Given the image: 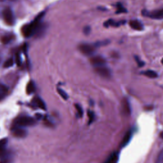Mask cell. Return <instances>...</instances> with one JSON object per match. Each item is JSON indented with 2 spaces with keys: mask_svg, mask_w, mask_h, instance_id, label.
Returning <instances> with one entry per match:
<instances>
[{
  "mask_svg": "<svg viewBox=\"0 0 163 163\" xmlns=\"http://www.w3.org/2000/svg\"><path fill=\"white\" fill-rule=\"evenodd\" d=\"M8 87L3 84H0V101L3 100V99L7 96V95L8 94Z\"/></svg>",
  "mask_w": 163,
  "mask_h": 163,
  "instance_id": "12",
  "label": "cell"
},
{
  "mask_svg": "<svg viewBox=\"0 0 163 163\" xmlns=\"http://www.w3.org/2000/svg\"><path fill=\"white\" fill-rule=\"evenodd\" d=\"M129 26L133 30L137 31H141L143 28L142 23L138 21H131L129 22Z\"/></svg>",
  "mask_w": 163,
  "mask_h": 163,
  "instance_id": "11",
  "label": "cell"
},
{
  "mask_svg": "<svg viewBox=\"0 0 163 163\" xmlns=\"http://www.w3.org/2000/svg\"><path fill=\"white\" fill-rule=\"evenodd\" d=\"M155 163H163V150H161L158 154Z\"/></svg>",
  "mask_w": 163,
  "mask_h": 163,
  "instance_id": "22",
  "label": "cell"
},
{
  "mask_svg": "<svg viewBox=\"0 0 163 163\" xmlns=\"http://www.w3.org/2000/svg\"><path fill=\"white\" fill-rule=\"evenodd\" d=\"M16 62H17V65L18 66L21 65V57L19 54H17V56H16Z\"/></svg>",
  "mask_w": 163,
  "mask_h": 163,
  "instance_id": "26",
  "label": "cell"
},
{
  "mask_svg": "<svg viewBox=\"0 0 163 163\" xmlns=\"http://www.w3.org/2000/svg\"><path fill=\"white\" fill-rule=\"evenodd\" d=\"M36 117H37V119H41V117H42V115H41L39 114V113H38V114L36 115Z\"/></svg>",
  "mask_w": 163,
  "mask_h": 163,
  "instance_id": "28",
  "label": "cell"
},
{
  "mask_svg": "<svg viewBox=\"0 0 163 163\" xmlns=\"http://www.w3.org/2000/svg\"><path fill=\"white\" fill-rule=\"evenodd\" d=\"M95 70L96 72L102 77L109 78L111 76V72H110V70L108 68L104 67V66L96 67Z\"/></svg>",
  "mask_w": 163,
  "mask_h": 163,
  "instance_id": "6",
  "label": "cell"
},
{
  "mask_svg": "<svg viewBox=\"0 0 163 163\" xmlns=\"http://www.w3.org/2000/svg\"><path fill=\"white\" fill-rule=\"evenodd\" d=\"M145 16L147 15L150 18L154 19H162L163 18V10L160 9L159 10H157L154 11V12L152 13H148L147 12L145 13H142Z\"/></svg>",
  "mask_w": 163,
  "mask_h": 163,
  "instance_id": "9",
  "label": "cell"
},
{
  "mask_svg": "<svg viewBox=\"0 0 163 163\" xmlns=\"http://www.w3.org/2000/svg\"><path fill=\"white\" fill-rule=\"evenodd\" d=\"M3 17L5 22L8 25L11 26L14 24V17L12 11L10 8H5L3 11Z\"/></svg>",
  "mask_w": 163,
  "mask_h": 163,
  "instance_id": "4",
  "label": "cell"
},
{
  "mask_svg": "<svg viewBox=\"0 0 163 163\" xmlns=\"http://www.w3.org/2000/svg\"><path fill=\"white\" fill-rule=\"evenodd\" d=\"M133 136V131L132 130H129L127 131V133L125 134V135L122 139V142L120 143V147H126V145L129 143V142L131 141V138Z\"/></svg>",
  "mask_w": 163,
  "mask_h": 163,
  "instance_id": "10",
  "label": "cell"
},
{
  "mask_svg": "<svg viewBox=\"0 0 163 163\" xmlns=\"http://www.w3.org/2000/svg\"><path fill=\"white\" fill-rule=\"evenodd\" d=\"M14 59H12V58H10L9 59H8L7 61H5V62L4 63L3 67L6 68H8L14 65Z\"/></svg>",
  "mask_w": 163,
  "mask_h": 163,
  "instance_id": "17",
  "label": "cell"
},
{
  "mask_svg": "<svg viewBox=\"0 0 163 163\" xmlns=\"http://www.w3.org/2000/svg\"><path fill=\"white\" fill-rule=\"evenodd\" d=\"M95 48L94 45L88 43H83L79 46V50L85 56H91L94 54Z\"/></svg>",
  "mask_w": 163,
  "mask_h": 163,
  "instance_id": "3",
  "label": "cell"
},
{
  "mask_svg": "<svg viewBox=\"0 0 163 163\" xmlns=\"http://www.w3.org/2000/svg\"><path fill=\"white\" fill-rule=\"evenodd\" d=\"M75 108H76L80 117H82L83 116V110H82V107L79 105L78 104H75Z\"/></svg>",
  "mask_w": 163,
  "mask_h": 163,
  "instance_id": "24",
  "label": "cell"
},
{
  "mask_svg": "<svg viewBox=\"0 0 163 163\" xmlns=\"http://www.w3.org/2000/svg\"><path fill=\"white\" fill-rule=\"evenodd\" d=\"M44 15H45L44 11L43 12L40 13L36 18L34 19V20L30 23V24L25 25L23 27L22 29V33L23 34V35L26 38H28L31 37L33 34L35 33L37 29L39 27L40 21L42 19Z\"/></svg>",
  "mask_w": 163,
  "mask_h": 163,
  "instance_id": "1",
  "label": "cell"
},
{
  "mask_svg": "<svg viewBox=\"0 0 163 163\" xmlns=\"http://www.w3.org/2000/svg\"><path fill=\"white\" fill-rule=\"evenodd\" d=\"M34 104H35L38 108L42 109L43 110H45L46 109L45 104L42 99H40V97H37L34 99Z\"/></svg>",
  "mask_w": 163,
  "mask_h": 163,
  "instance_id": "15",
  "label": "cell"
},
{
  "mask_svg": "<svg viewBox=\"0 0 163 163\" xmlns=\"http://www.w3.org/2000/svg\"><path fill=\"white\" fill-rule=\"evenodd\" d=\"M7 143H8L7 138H3L0 139V151H2L4 150Z\"/></svg>",
  "mask_w": 163,
  "mask_h": 163,
  "instance_id": "18",
  "label": "cell"
},
{
  "mask_svg": "<svg viewBox=\"0 0 163 163\" xmlns=\"http://www.w3.org/2000/svg\"><path fill=\"white\" fill-rule=\"evenodd\" d=\"M91 63L95 67L103 66L106 64V60L101 56H95L92 57L90 59Z\"/></svg>",
  "mask_w": 163,
  "mask_h": 163,
  "instance_id": "7",
  "label": "cell"
},
{
  "mask_svg": "<svg viewBox=\"0 0 163 163\" xmlns=\"http://www.w3.org/2000/svg\"><path fill=\"white\" fill-rule=\"evenodd\" d=\"M136 61H137V62H138V66H139V67H142V66H143L144 65V62H143V61H142L139 60L138 57H136Z\"/></svg>",
  "mask_w": 163,
  "mask_h": 163,
  "instance_id": "27",
  "label": "cell"
},
{
  "mask_svg": "<svg viewBox=\"0 0 163 163\" xmlns=\"http://www.w3.org/2000/svg\"><path fill=\"white\" fill-rule=\"evenodd\" d=\"M12 38H13V37L11 36H8V35L5 36V37H3L2 38V42L4 44H8V43H10L11 42V40H12Z\"/></svg>",
  "mask_w": 163,
  "mask_h": 163,
  "instance_id": "20",
  "label": "cell"
},
{
  "mask_svg": "<svg viewBox=\"0 0 163 163\" xmlns=\"http://www.w3.org/2000/svg\"><path fill=\"white\" fill-rule=\"evenodd\" d=\"M11 162H12V159L8 155H4L3 159L0 161V163H11Z\"/></svg>",
  "mask_w": 163,
  "mask_h": 163,
  "instance_id": "19",
  "label": "cell"
},
{
  "mask_svg": "<svg viewBox=\"0 0 163 163\" xmlns=\"http://www.w3.org/2000/svg\"><path fill=\"white\" fill-rule=\"evenodd\" d=\"M88 117L89 118L90 123H91V122H92L93 120H94V113L91 112V111H89L88 112Z\"/></svg>",
  "mask_w": 163,
  "mask_h": 163,
  "instance_id": "25",
  "label": "cell"
},
{
  "mask_svg": "<svg viewBox=\"0 0 163 163\" xmlns=\"http://www.w3.org/2000/svg\"><path fill=\"white\" fill-rule=\"evenodd\" d=\"M122 113L126 116H129L131 113L130 104L127 99H124L122 103Z\"/></svg>",
  "mask_w": 163,
  "mask_h": 163,
  "instance_id": "8",
  "label": "cell"
},
{
  "mask_svg": "<svg viewBox=\"0 0 163 163\" xmlns=\"http://www.w3.org/2000/svg\"><path fill=\"white\" fill-rule=\"evenodd\" d=\"M57 91H58V92H59L60 96L64 99V100H68V94L62 89H61L60 88H57Z\"/></svg>",
  "mask_w": 163,
  "mask_h": 163,
  "instance_id": "21",
  "label": "cell"
},
{
  "mask_svg": "<svg viewBox=\"0 0 163 163\" xmlns=\"http://www.w3.org/2000/svg\"><path fill=\"white\" fill-rule=\"evenodd\" d=\"M124 12H127L126 10L123 7H122V5H121L120 4L118 3L117 13V14H119V13H124Z\"/></svg>",
  "mask_w": 163,
  "mask_h": 163,
  "instance_id": "23",
  "label": "cell"
},
{
  "mask_svg": "<svg viewBox=\"0 0 163 163\" xmlns=\"http://www.w3.org/2000/svg\"><path fill=\"white\" fill-rule=\"evenodd\" d=\"M145 76L150 78H155L158 77V73L152 70H147L142 73Z\"/></svg>",
  "mask_w": 163,
  "mask_h": 163,
  "instance_id": "16",
  "label": "cell"
},
{
  "mask_svg": "<svg viewBox=\"0 0 163 163\" xmlns=\"http://www.w3.org/2000/svg\"><path fill=\"white\" fill-rule=\"evenodd\" d=\"M11 131H12V133L14 135V136L17 138H22L26 137L27 135V131L25 129H24L22 127H20V126H15V127L12 128Z\"/></svg>",
  "mask_w": 163,
  "mask_h": 163,
  "instance_id": "5",
  "label": "cell"
},
{
  "mask_svg": "<svg viewBox=\"0 0 163 163\" xmlns=\"http://www.w3.org/2000/svg\"><path fill=\"white\" fill-rule=\"evenodd\" d=\"M119 155L117 152L112 153L104 163H117Z\"/></svg>",
  "mask_w": 163,
  "mask_h": 163,
  "instance_id": "13",
  "label": "cell"
},
{
  "mask_svg": "<svg viewBox=\"0 0 163 163\" xmlns=\"http://www.w3.org/2000/svg\"><path fill=\"white\" fill-rule=\"evenodd\" d=\"M36 122L33 118L29 116H21L15 120V124L17 126L20 127H30L35 124Z\"/></svg>",
  "mask_w": 163,
  "mask_h": 163,
  "instance_id": "2",
  "label": "cell"
},
{
  "mask_svg": "<svg viewBox=\"0 0 163 163\" xmlns=\"http://www.w3.org/2000/svg\"><path fill=\"white\" fill-rule=\"evenodd\" d=\"M36 89L35 84H34L33 81H30L28 83L27 87H26V92L28 94H31L33 92H34Z\"/></svg>",
  "mask_w": 163,
  "mask_h": 163,
  "instance_id": "14",
  "label": "cell"
}]
</instances>
